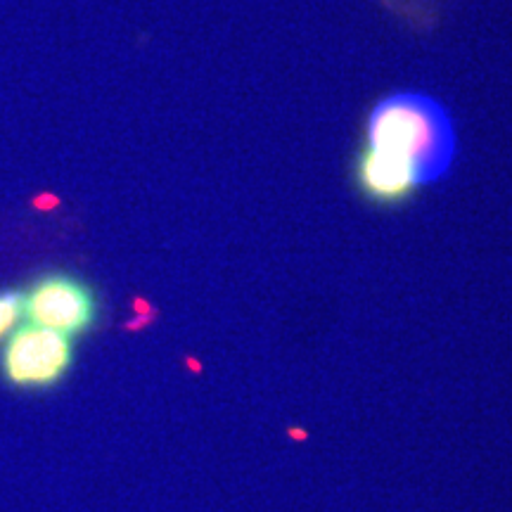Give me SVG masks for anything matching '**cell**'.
<instances>
[{
    "label": "cell",
    "mask_w": 512,
    "mask_h": 512,
    "mask_svg": "<svg viewBox=\"0 0 512 512\" xmlns=\"http://www.w3.org/2000/svg\"><path fill=\"white\" fill-rule=\"evenodd\" d=\"M74 366V339L41 325L22 323L0 349V375L15 389H53Z\"/></svg>",
    "instance_id": "cell-2"
},
{
    "label": "cell",
    "mask_w": 512,
    "mask_h": 512,
    "mask_svg": "<svg viewBox=\"0 0 512 512\" xmlns=\"http://www.w3.org/2000/svg\"><path fill=\"white\" fill-rule=\"evenodd\" d=\"M366 145L408 162L427 185L451 169L456 131L444 107L430 95L394 93L370 112Z\"/></svg>",
    "instance_id": "cell-1"
},
{
    "label": "cell",
    "mask_w": 512,
    "mask_h": 512,
    "mask_svg": "<svg viewBox=\"0 0 512 512\" xmlns=\"http://www.w3.org/2000/svg\"><path fill=\"white\" fill-rule=\"evenodd\" d=\"M22 292H0V344L10 337V332L22 323Z\"/></svg>",
    "instance_id": "cell-5"
},
{
    "label": "cell",
    "mask_w": 512,
    "mask_h": 512,
    "mask_svg": "<svg viewBox=\"0 0 512 512\" xmlns=\"http://www.w3.org/2000/svg\"><path fill=\"white\" fill-rule=\"evenodd\" d=\"M354 178L361 195L377 207H399L422 188V178L411 164L368 145L358 152Z\"/></svg>",
    "instance_id": "cell-4"
},
{
    "label": "cell",
    "mask_w": 512,
    "mask_h": 512,
    "mask_svg": "<svg viewBox=\"0 0 512 512\" xmlns=\"http://www.w3.org/2000/svg\"><path fill=\"white\" fill-rule=\"evenodd\" d=\"M98 294L86 280L72 273H46L22 292V316L27 323L81 337L98 323Z\"/></svg>",
    "instance_id": "cell-3"
}]
</instances>
